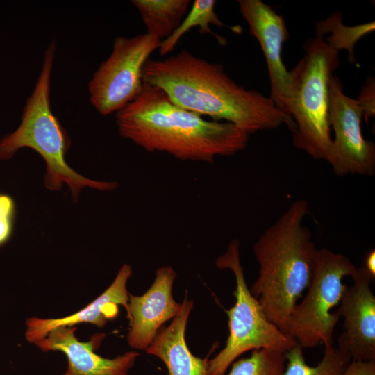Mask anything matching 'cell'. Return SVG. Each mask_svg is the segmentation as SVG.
<instances>
[{"label": "cell", "instance_id": "obj_3", "mask_svg": "<svg viewBox=\"0 0 375 375\" xmlns=\"http://www.w3.org/2000/svg\"><path fill=\"white\" fill-rule=\"evenodd\" d=\"M308 210L306 201L293 202L253 248L259 275L250 292L268 319L284 333L292 309L310 285L317 251L310 231L303 224Z\"/></svg>", "mask_w": 375, "mask_h": 375}, {"label": "cell", "instance_id": "obj_23", "mask_svg": "<svg viewBox=\"0 0 375 375\" xmlns=\"http://www.w3.org/2000/svg\"><path fill=\"white\" fill-rule=\"evenodd\" d=\"M340 375H375V360H351Z\"/></svg>", "mask_w": 375, "mask_h": 375}, {"label": "cell", "instance_id": "obj_15", "mask_svg": "<svg viewBox=\"0 0 375 375\" xmlns=\"http://www.w3.org/2000/svg\"><path fill=\"white\" fill-rule=\"evenodd\" d=\"M181 308L172 322L158 332L146 349L160 358L167 368V375H207L208 358L194 356L185 341V330L193 301L185 294Z\"/></svg>", "mask_w": 375, "mask_h": 375}, {"label": "cell", "instance_id": "obj_19", "mask_svg": "<svg viewBox=\"0 0 375 375\" xmlns=\"http://www.w3.org/2000/svg\"><path fill=\"white\" fill-rule=\"evenodd\" d=\"M286 365L282 375H340L351 361V358L337 347L324 348L320 362L310 366L303 348L297 344L285 353Z\"/></svg>", "mask_w": 375, "mask_h": 375}, {"label": "cell", "instance_id": "obj_11", "mask_svg": "<svg viewBox=\"0 0 375 375\" xmlns=\"http://www.w3.org/2000/svg\"><path fill=\"white\" fill-rule=\"evenodd\" d=\"M353 284L346 285L338 309L344 331L338 348L356 361L375 360V296L371 284L374 278L364 267L356 268Z\"/></svg>", "mask_w": 375, "mask_h": 375}, {"label": "cell", "instance_id": "obj_10", "mask_svg": "<svg viewBox=\"0 0 375 375\" xmlns=\"http://www.w3.org/2000/svg\"><path fill=\"white\" fill-rule=\"evenodd\" d=\"M238 3L249 33L258 40L266 60L271 90L269 97L291 117L293 81L281 56L283 44L289 38L284 17L261 0H238Z\"/></svg>", "mask_w": 375, "mask_h": 375}, {"label": "cell", "instance_id": "obj_17", "mask_svg": "<svg viewBox=\"0 0 375 375\" xmlns=\"http://www.w3.org/2000/svg\"><path fill=\"white\" fill-rule=\"evenodd\" d=\"M216 3L214 0L194 1L190 12L178 28L169 37L161 41L158 47L159 54L164 56L172 52L180 39L194 27H198L199 31L202 34H212L220 45H224L226 40L215 33L210 27L211 25L219 28L227 26L215 11Z\"/></svg>", "mask_w": 375, "mask_h": 375}, {"label": "cell", "instance_id": "obj_12", "mask_svg": "<svg viewBox=\"0 0 375 375\" xmlns=\"http://www.w3.org/2000/svg\"><path fill=\"white\" fill-rule=\"evenodd\" d=\"M176 272L171 266L158 269L153 283L141 296L129 294L127 317L130 329L127 335L129 346L146 350L167 321L180 311L181 303L172 296V286Z\"/></svg>", "mask_w": 375, "mask_h": 375}, {"label": "cell", "instance_id": "obj_2", "mask_svg": "<svg viewBox=\"0 0 375 375\" xmlns=\"http://www.w3.org/2000/svg\"><path fill=\"white\" fill-rule=\"evenodd\" d=\"M119 135L148 152L212 162L244 149L248 133L226 122L208 121L176 105L160 88L142 81L139 94L116 112Z\"/></svg>", "mask_w": 375, "mask_h": 375}, {"label": "cell", "instance_id": "obj_22", "mask_svg": "<svg viewBox=\"0 0 375 375\" xmlns=\"http://www.w3.org/2000/svg\"><path fill=\"white\" fill-rule=\"evenodd\" d=\"M356 100L362 111L363 118L366 123H368L369 119L375 115V79L374 76L367 77L361 87Z\"/></svg>", "mask_w": 375, "mask_h": 375}, {"label": "cell", "instance_id": "obj_16", "mask_svg": "<svg viewBox=\"0 0 375 375\" xmlns=\"http://www.w3.org/2000/svg\"><path fill=\"white\" fill-rule=\"evenodd\" d=\"M147 33L162 40L169 37L188 12L190 0H133Z\"/></svg>", "mask_w": 375, "mask_h": 375}, {"label": "cell", "instance_id": "obj_20", "mask_svg": "<svg viewBox=\"0 0 375 375\" xmlns=\"http://www.w3.org/2000/svg\"><path fill=\"white\" fill-rule=\"evenodd\" d=\"M285 362L283 353L256 349L249 357L235 360L227 375H282Z\"/></svg>", "mask_w": 375, "mask_h": 375}, {"label": "cell", "instance_id": "obj_4", "mask_svg": "<svg viewBox=\"0 0 375 375\" xmlns=\"http://www.w3.org/2000/svg\"><path fill=\"white\" fill-rule=\"evenodd\" d=\"M56 49L55 41H51L44 51L39 76L26 101L19 126L0 139V160L12 158L22 148L35 150L46 163L45 187L58 190L66 183L76 201L81 190L85 187L112 190L117 187V183L84 177L72 169L65 160L71 140L51 111L50 104V83Z\"/></svg>", "mask_w": 375, "mask_h": 375}, {"label": "cell", "instance_id": "obj_13", "mask_svg": "<svg viewBox=\"0 0 375 375\" xmlns=\"http://www.w3.org/2000/svg\"><path fill=\"white\" fill-rule=\"evenodd\" d=\"M76 326H59L43 339L34 343L43 351H58L67 359V368L62 375H128L140 353L128 351L114 358H106L94 353L105 337L94 335L88 342H81L75 335Z\"/></svg>", "mask_w": 375, "mask_h": 375}, {"label": "cell", "instance_id": "obj_24", "mask_svg": "<svg viewBox=\"0 0 375 375\" xmlns=\"http://www.w3.org/2000/svg\"><path fill=\"white\" fill-rule=\"evenodd\" d=\"M364 267L369 272V274L375 277V251L371 250L367 255L365 259Z\"/></svg>", "mask_w": 375, "mask_h": 375}, {"label": "cell", "instance_id": "obj_9", "mask_svg": "<svg viewBox=\"0 0 375 375\" xmlns=\"http://www.w3.org/2000/svg\"><path fill=\"white\" fill-rule=\"evenodd\" d=\"M362 117L356 99L344 93L342 82L333 75L329 84V122L334 132L329 164L338 176L374 174L375 145L362 135Z\"/></svg>", "mask_w": 375, "mask_h": 375}, {"label": "cell", "instance_id": "obj_14", "mask_svg": "<svg viewBox=\"0 0 375 375\" xmlns=\"http://www.w3.org/2000/svg\"><path fill=\"white\" fill-rule=\"evenodd\" d=\"M131 274V265H123L111 285L93 301L73 315L62 318H28L26 322V339L34 344L43 339L53 328L76 326L81 323L103 327L108 319L117 316L119 305L123 306L127 310L129 293L126 285Z\"/></svg>", "mask_w": 375, "mask_h": 375}, {"label": "cell", "instance_id": "obj_6", "mask_svg": "<svg viewBox=\"0 0 375 375\" xmlns=\"http://www.w3.org/2000/svg\"><path fill=\"white\" fill-rule=\"evenodd\" d=\"M215 265L234 274L235 302L226 311L229 328L226 345L208 360L207 375H224L229 366L248 351L265 349L285 353L297 344L294 339L268 319L258 300L250 292L241 265L238 239L230 242Z\"/></svg>", "mask_w": 375, "mask_h": 375}, {"label": "cell", "instance_id": "obj_8", "mask_svg": "<svg viewBox=\"0 0 375 375\" xmlns=\"http://www.w3.org/2000/svg\"><path fill=\"white\" fill-rule=\"evenodd\" d=\"M160 42L147 33L115 38L110 56L88 83L90 102L101 115L117 112L139 94L144 65Z\"/></svg>", "mask_w": 375, "mask_h": 375}, {"label": "cell", "instance_id": "obj_18", "mask_svg": "<svg viewBox=\"0 0 375 375\" xmlns=\"http://www.w3.org/2000/svg\"><path fill=\"white\" fill-rule=\"evenodd\" d=\"M375 29L374 21L349 26L342 23L340 12L332 13L324 20L317 22L315 35L324 37L328 33L331 35L324 40L327 44L337 51L345 49L348 52V60L354 63V47L359 40Z\"/></svg>", "mask_w": 375, "mask_h": 375}, {"label": "cell", "instance_id": "obj_1", "mask_svg": "<svg viewBox=\"0 0 375 375\" xmlns=\"http://www.w3.org/2000/svg\"><path fill=\"white\" fill-rule=\"evenodd\" d=\"M142 81L160 88L177 106L214 121L231 123L249 135L285 125L293 133L292 117L260 92L237 84L221 64L187 50L146 61Z\"/></svg>", "mask_w": 375, "mask_h": 375}, {"label": "cell", "instance_id": "obj_5", "mask_svg": "<svg viewBox=\"0 0 375 375\" xmlns=\"http://www.w3.org/2000/svg\"><path fill=\"white\" fill-rule=\"evenodd\" d=\"M303 49V57L290 71L293 81L290 115L296 125L292 142L314 159L329 163L333 147L329 84L340 66L339 52L317 35L306 40Z\"/></svg>", "mask_w": 375, "mask_h": 375}, {"label": "cell", "instance_id": "obj_21", "mask_svg": "<svg viewBox=\"0 0 375 375\" xmlns=\"http://www.w3.org/2000/svg\"><path fill=\"white\" fill-rule=\"evenodd\" d=\"M15 203L12 197L0 193V247L5 244L13 232Z\"/></svg>", "mask_w": 375, "mask_h": 375}, {"label": "cell", "instance_id": "obj_7", "mask_svg": "<svg viewBox=\"0 0 375 375\" xmlns=\"http://www.w3.org/2000/svg\"><path fill=\"white\" fill-rule=\"evenodd\" d=\"M356 267L347 256L327 249H317L312 279L307 294L290 315L285 333L301 348H314L322 343L333 346L334 328L340 319L331 310L340 304L346 284Z\"/></svg>", "mask_w": 375, "mask_h": 375}]
</instances>
